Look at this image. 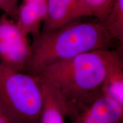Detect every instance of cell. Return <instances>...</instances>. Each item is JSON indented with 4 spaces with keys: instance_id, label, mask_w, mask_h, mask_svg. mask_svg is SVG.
Instances as JSON below:
<instances>
[{
    "instance_id": "obj_1",
    "label": "cell",
    "mask_w": 123,
    "mask_h": 123,
    "mask_svg": "<svg viewBox=\"0 0 123 123\" xmlns=\"http://www.w3.org/2000/svg\"><path fill=\"white\" fill-rule=\"evenodd\" d=\"M121 60L123 44L115 50L100 49L80 54L51 64L35 76L55 86L68 113L101 91L109 68Z\"/></svg>"
},
{
    "instance_id": "obj_2",
    "label": "cell",
    "mask_w": 123,
    "mask_h": 123,
    "mask_svg": "<svg viewBox=\"0 0 123 123\" xmlns=\"http://www.w3.org/2000/svg\"><path fill=\"white\" fill-rule=\"evenodd\" d=\"M33 37L32 55L26 68L31 75H38L51 64L80 54L110 49L116 41L103 23L81 22L79 19L54 30L41 31Z\"/></svg>"
},
{
    "instance_id": "obj_3",
    "label": "cell",
    "mask_w": 123,
    "mask_h": 123,
    "mask_svg": "<svg viewBox=\"0 0 123 123\" xmlns=\"http://www.w3.org/2000/svg\"><path fill=\"white\" fill-rule=\"evenodd\" d=\"M43 99L37 76L0 63V107L12 123H39Z\"/></svg>"
},
{
    "instance_id": "obj_4",
    "label": "cell",
    "mask_w": 123,
    "mask_h": 123,
    "mask_svg": "<svg viewBox=\"0 0 123 123\" xmlns=\"http://www.w3.org/2000/svg\"><path fill=\"white\" fill-rule=\"evenodd\" d=\"M31 55V43L20 32L14 20L6 14L0 15V63L22 72Z\"/></svg>"
},
{
    "instance_id": "obj_5",
    "label": "cell",
    "mask_w": 123,
    "mask_h": 123,
    "mask_svg": "<svg viewBox=\"0 0 123 123\" xmlns=\"http://www.w3.org/2000/svg\"><path fill=\"white\" fill-rule=\"evenodd\" d=\"M71 123H123V106L100 91L69 111Z\"/></svg>"
},
{
    "instance_id": "obj_6",
    "label": "cell",
    "mask_w": 123,
    "mask_h": 123,
    "mask_svg": "<svg viewBox=\"0 0 123 123\" xmlns=\"http://www.w3.org/2000/svg\"><path fill=\"white\" fill-rule=\"evenodd\" d=\"M47 13V1L22 3L18 5L15 18L16 25L25 37L37 35Z\"/></svg>"
},
{
    "instance_id": "obj_7",
    "label": "cell",
    "mask_w": 123,
    "mask_h": 123,
    "mask_svg": "<svg viewBox=\"0 0 123 123\" xmlns=\"http://www.w3.org/2000/svg\"><path fill=\"white\" fill-rule=\"evenodd\" d=\"M39 79L43 99L39 123H64L67 112L63 100L55 86L48 81Z\"/></svg>"
},
{
    "instance_id": "obj_8",
    "label": "cell",
    "mask_w": 123,
    "mask_h": 123,
    "mask_svg": "<svg viewBox=\"0 0 123 123\" xmlns=\"http://www.w3.org/2000/svg\"><path fill=\"white\" fill-rule=\"evenodd\" d=\"M114 0H75L68 22L84 16H93L97 21L105 22Z\"/></svg>"
},
{
    "instance_id": "obj_9",
    "label": "cell",
    "mask_w": 123,
    "mask_h": 123,
    "mask_svg": "<svg viewBox=\"0 0 123 123\" xmlns=\"http://www.w3.org/2000/svg\"><path fill=\"white\" fill-rule=\"evenodd\" d=\"M75 0H47V13L43 23L42 31L57 29L68 22Z\"/></svg>"
},
{
    "instance_id": "obj_10",
    "label": "cell",
    "mask_w": 123,
    "mask_h": 123,
    "mask_svg": "<svg viewBox=\"0 0 123 123\" xmlns=\"http://www.w3.org/2000/svg\"><path fill=\"white\" fill-rule=\"evenodd\" d=\"M101 92L104 96L123 106V60L116 62L109 68Z\"/></svg>"
},
{
    "instance_id": "obj_11",
    "label": "cell",
    "mask_w": 123,
    "mask_h": 123,
    "mask_svg": "<svg viewBox=\"0 0 123 123\" xmlns=\"http://www.w3.org/2000/svg\"><path fill=\"white\" fill-rule=\"evenodd\" d=\"M111 37L120 44H123V0H114L111 9L104 22Z\"/></svg>"
},
{
    "instance_id": "obj_12",
    "label": "cell",
    "mask_w": 123,
    "mask_h": 123,
    "mask_svg": "<svg viewBox=\"0 0 123 123\" xmlns=\"http://www.w3.org/2000/svg\"><path fill=\"white\" fill-rule=\"evenodd\" d=\"M18 0H0V10L15 20L18 10Z\"/></svg>"
},
{
    "instance_id": "obj_13",
    "label": "cell",
    "mask_w": 123,
    "mask_h": 123,
    "mask_svg": "<svg viewBox=\"0 0 123 123\" xmlns=\"http://www.w3.org/2000/svg\"><path fill=\"white\" fill-rule=\"evenodd\" d=\"M0 123H12L8 116L0 107Z\"/></svg>"
},
{
    "instance_id": "obj_14",
    "label": "cell",
    "mask_w": 123,
    "mask_h": 123,
    "mask_svg": "<svg viewBox=\"0 0 123 123\" xmlns=\"http://www.w3.org/2000/svg\"><path fill=\"white\" fill-rule=\"evenodd\" d=\"M47 0H22V3H30L34 2H38V1H47Z\"/></svg>"
}]
</instances>
